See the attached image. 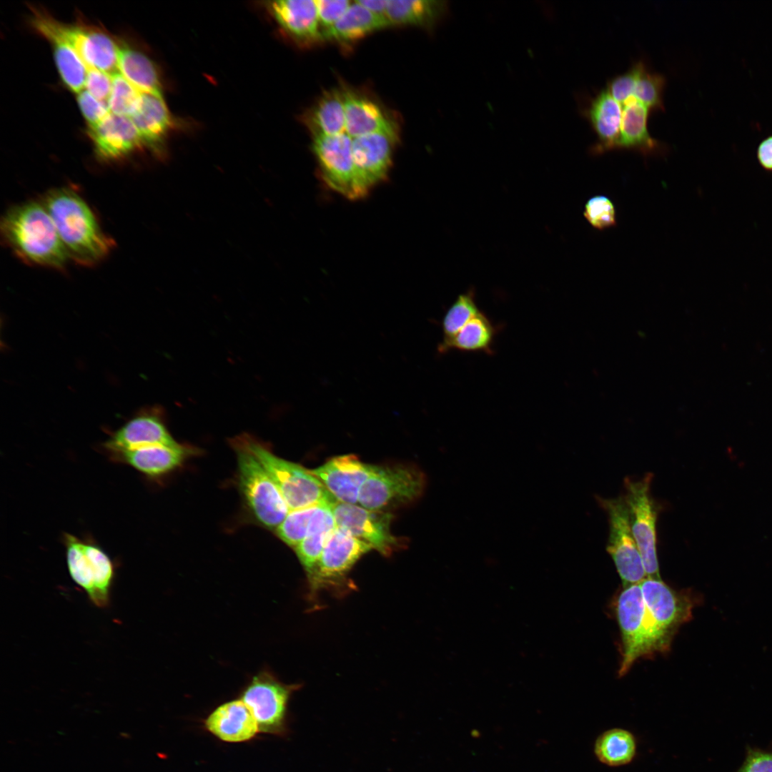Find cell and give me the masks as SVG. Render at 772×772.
<instances>
[{"mask_svg":"<svg viewBox=\"0 0 772 772\" xmlns=\"http://www.w3.org/2000/svg\"><path fill=\"white\" fill-rule=\"evenodd\" d=\"M653 474L640 479H624L623 498L628 508L630 523L648 578L661 580L657 558L658 505L650 493Z\"/></svg>","mask_w":772,"mask_h":772,"instance_id":"7","label":"cell"},{"mask_svg":"<svg viewBox=\"0 0 772 772\" xmlns=\"http://www.w3.org/2000/svg\"><path fill=\"white\" fill-rule=\"evenodd\" d=\"M736 772H772V748L748 747L744 761Z\"/></svg>","mask_w":772,"mask_h":772,"instance_id":"42","label":"cell"},{"mask_svg":"<svg viewBox=\"0 0 772 772\" xmlns=\"http://www.w3.org/2000/svg\"><path fill=\"white\" fill-rule=\"evenodd\" d=\"M207 728L227 742L247 741L259 731L257 721L242 700L225 703L206 720Z\"/></svg>","mask_w":772,"mask_h":772,"instance_id":"22","label":"cell"},{"mask_svg":"<svg viewBox=\"0 0 772 772\" xmlns=\"http://www.w3.org/2000/svg\"><path fill=\"white\" fill-rule=\"evenodd\" d=\"M46 39L52 44L57 68L64 84L77 94L84 90L87 68L76 51L61 39L49 37Z\"/></svg>","mask_w":772,"mask_h":772,"instance_id":"33","label":"cell"},{"mask_svg":"<svg viewBox=\"0 0 772 772\" xmlns=\"http://www.w3.org/2000/svg\"><path fill=\"white\" fill-rule=\"evenodd\" d=\"M388 26L386 19L376 16L355 1L334 26L322 33V40L349 44Z\"/></svg>","mask_w":772,"mask_h":772,"instance_id":"25","label":"cell"},{"mask_svg":"<svg viewBox=\"0 0 772 772\" xmlns=\"http://www.w3.org/2000/svg\"><path fill=\"white\" fill-rule=\"evenodd\" d=\"M142 92L120 73L112 75V86L108 100L112 113L131 117L139 107Z\"/></svg>","mask_w":772,"mask_h":772,"instance_id":"36","label":"cell"},{"mask_svg":"<svg viewBox=\"0 0 772 772\" xmlns=\"http://www.w3.org/2000/svg\"><path fill=\"white\" fill-rule=\"evenodd\" d=\"M615 613L622 642L620 676L638 659L668 651L683 623L676 601L649 581L623 588Z\"/></svg>","mask_w":772,"mask_h":772,"instance_id":"1","label":"cell"},{"mask_svg":"<svg viewBox=\"0 0 772 772\" xmlns=\"http://www.w3.org/2000/svg\"><path fill=\"white\" fill-rule=\"evenodd\" d=\"M320 505L290 510L275 530L277 536L289 546L296 548L306 536L312 518Z\"/></svg>","mask_w":772,"mask_h":772,"instance_id":"37","label":"cell"},{"mask_svg":"<svg viewBox=\"0 0 772 772\" xmlns=\"http://www.w3.org/2000/svg\"><path fill=\"white\" fill-rule=\"evenodd\" d=\"M497 331L491 320L480 311L453 337L442 340L437 350L440 354L449 350L492 354Z\"/></svg>","mask_w":772,"mask_h":772,"instance_id":"28","label":"cell"},{"mask_svg":"<svg viewBox=\"0 0 772 772\" xmlns=\"http://www.w3.org/2000/svg\"><path fill=\"white\" fill-rule=\"evenodd\" d=\"M447 12L445 1L387 0L386 18L390 25L432 28Z\"/></svg>","mask_w":772,"mask_h":772,"instance_id":"26","label":"cell"},{"mask_svg":"<svg viewBox=\"0 0 772 772\" xmlns=\"http://www.w3.org/2000/svg\"><path fill=\"white\" fill-rule=\"evenodd\" d=\"M44 205L49 212L69 258L92 265L109 252L112 241L102 230L86 202L75 191H51Z\"/></svg>","mask_w":772,"mask_h":772,"instance_id":"2","label":"cell"},{"mask_svg":"<svg viewBox=\"0 0 772 772\" xmlns=\"http://www.w3.org/2000/svg\"><path fill=\"white\" fill-rule=\"evenodd\" d=\"M39 30L44 37H56L67 42L87 68L114 75L119 70V46L107 34L81 26L64 24L51 15L40 22Z\"/></svg>","mask_w":772,"mask_h":772,"instance_id":"10","label":"cell"},{"mask_svg":"<svg viewBox=\"0 0 772 772\" xmlns=\"http://www.w3.org/2000/svg\"><path fill=\"white\" fill-rule=\"evenodd\" d=\"M427 481L425 473L414 465H375L360 489L358 503L380 511L410 504L423 495Z\"/></svg>","mask_w":772,"mask_h":772,"instance_id":"6","label":"cell"},{"mask_svg":"<svg viewBox=\"0 0 772 772\" xmlns=\"http://www.w3.org/2000/svg\"><path fill=\"white\" fill-rule=\"evenodd\" d=\"M756 159L764 170L772 172V134L763 139L758 144Z\"/></svg>","mask_w":772,"mask_h":772,"instance_id":"44","label":"cell"},{"mask_svg":"<svg viewBox=\"0 0 772 772\" xmlns=\"http://www.w3.org/2000/svg\"><path fill=\"white\" fill-rule=\"evenodd\" d=\"M77 102L88 127L96 125L111 112L107 102L98 100L86 89L77 94Z\"/></svg>","mask_w":772,"mask_h":772,"instance_id":"41","label":"cell"},{"mask_svg":"<svg viewBox=\"0 0 772 772\" xmlns=\"http://www.w3.org/2000/svg\"><path fill=\"white\" fill-rule=\"evenodd\" d=\"M296 688L282 683L269 673L254 677L241 700L257 721L259 731L284 733L288 701Z\"/></svg>","mask_w":772,"mask_h":772,"instance_id":"13","label":"cell"},{"mask_svg":"<svg viewBox=\"0 0 772 772\" xmlns=\"http://www.w3.org/2000/svg\"><path fill=\"white\" fill-rule=\"evenodd\" d=\"M313 137L335 136L346 132L342 91L332 89L323 94L305 119Z\"/></svg>","mask_w":772,"mask_h":772,"instance_id":"27","label":"cell"},{"mask_svg":"<svg viewBox=\"0 0 772 772\" xmlns=\"http://www.w3.org/2000/svg\"><path fill=\"white\" fill-rule=\"evenodd\" d=\"M583 215L588 222L598 229H605L616 224L615 206L613 202L604 195L590 198L585 204Z\"/></svg>","mask_w":772,"mask_h":772,"instance_id":"38","label":"cell"},{"mask_svg":"<svg viewBox=\"0 0 772 772\" xmlns=\"http://www.w3.org/2000/svg\"><path fill=\"white\" fill-rule=\"evenodd\" d=\"M313 137L312 149L327 185L349 199H359L367 194L360 184L355 168L352 138L346 132Z\"/></svg>","mask_w":772,"mask_h":772,"instance_id":"11","label":"cell"},{"mask_svg":"<svg viewBox=\"0 0 772 772\" xmlns=\"http://www.w3.org/2000/svg\"><path fill=\"white\" fill-rule=\"evenodd\" d=\"M6 244L24 261L61 268L69 258L44 204L29 202L11 209L1 224Z\"/></svg>","mask_w":772,"mask_h":772,"instance_id":"3","label":"cell"},{"mask_svg":"<svg viewBox=\"0 0 772 772\" xmlns=\"http://www.w3.org/2000/svg\"><path fill=\"white\" fill-rule=\"evenodd\" d=\"M374 467L355 455L347 454L332 457L310 472L338 502L357 505L360 489Z\"/></svg>","mask_w":772,"mask_h":772,"instance_id":"15","label":"cell"},{"mask_svg":"<svg viewBox=\"0 0 772 772\" xmlns=\"http://www.w3.org/2000/svg\"><path fill=\"white\" fill-rule=\"evenodd\" d=\"M112 86V75L96 69L87 70L85 89L94 97L108 103Z\"/></svg>","mask_w":772,"mask_h":772,"instance_id":"43","label":"cell"},{"mask_svg":"<svg viewBox=\"0 0 772 772\" xmlns=\"http://www.w3.org/2000/svg\"><path fill=\"white\" fill-rule=\"evenodd\" d=\"M193 449L177 445H153L112 453L114 460L129 465L142 474L157 477L180 466Z\"/></svg>","mask_w":772,"mask_h":772,"instance_id":"19","label":"cell"},{"mask_svg":"<svg viewBox=\"0 0 772 772\" xmlns=\"http://www.w3.org/2000/svg\"><path fill=\"white\" fill-rule=\"evenodd\" d=\"M239 437L268 471L290 510L332 505L337 501L310 470L275 455L267 446L249 435Z\"/></svg>","mask_w":772,"mask_h":772,"instance_id":"4","label":"cell"},{"mask_svg":"<svg viewBox=\"0 0 772 772\" xmlns=\"http://www.w3.org/2000/svg\"><path fill=\"white\" fill-rule=\"evenodd\" d=\"M64 540L69 575L95 605L97 594L94 571L91 562L84 550L82 540L68 533L64 534Z\"/></svg>","mask_w":772,"mask_h":772,"instance_id":"32","label":"cell"},{"mask_svg":"<svg viewBox=\"0 0 772 772\" xmlns=\"http://www.w3.org/2000/svg\"><path fill=\"white\" fill-rule=\"evenodd\" d=\"M357 1L376 16L387 19V0H359Z\"/></svg>","mask_w":772,"mask_h":772,"instance_id":"45","label":"cell"},{"mask_svg":"<svg viewBox=\"0 0 772 772\" xmlns=\"http://www.w3.org/2000/svg\"><path fill=\"white\" fill-rule=\"evenodd\" d=\"M636 749L634 735L620 728H613L603 732L594 744V753L597 759L610 767L630 763L635 756Z\"/></svg>","mask_w":772,"mask_h":772,"instance_id":"31","label":"cell"},{"mask_svg":"<svg viewBox=\"0 0 772 772\" xmlns=\"http://www.w3.org/2000/svg\"><path fill=\"white\" fill-rule=\"evenodd\" d=\"M336 527L368 544L383 555H391L402 543L390 530L393 515L337 501L331 505Z\"/></svg>","mask_w":772,"mask_h":772,"instance_id":"12","label":"cell"},{"mask_svg":"<svg viewBox=\"0 0 772 772\" xmlns=\"http://www.w3.org/2000/svg\"><path fill=\"white\" fill-rule=\"evenodd\" d=\"M279 26L291 37L304 43L322 40L316 0H280L268 3Z\"/></svg>","mask_w":772,"mask_h":772,"instance_id":"20","label":"cell"},{"mask_svg":"<svg viewBox=\"0 0 772 772\" xmlns=\"http://www.w3.org/2000/svg\"><path fill=\"white\" fill-rule=\"evenodd\" d=\"M346 133L355 138L375 132L397 134L394 121L371 97L349 89L342 90Z\"/></svg>","mask_w":772,"mask_h":772,"instance_id":"18","label":"cell"},{"mask_svg":"<svg viewBox=\"0 0 772 772\" xmlns=\"http://www.w3.org/2000/svg\"><path fill=\"white\" fill-rule=\"evenodd\" d=\"M622 117L618 149H628L648 154L662 149L661 144L653 138L648 129L650 110L631 96L621 104Z\"/></svg>","mask_w":772,"mask_h":772,"instance_id":"23","label":"cell"},{"mask_svg":"<svg viewBox=\"0 0 772 772\" xmlns=\"http://www.w3.org/2000/svg\"><path fill=\"white\" fill-rule=\"evenodd\" d=\"M480 312L472 290L459 295L442 317V340L453 337Z\"/></svg>","mask_w":772,"mask_h":772,"instance_id":"34","label":"cell"},{"mask_svg":"<svg viewBox=\"0 0 772 772\" xmlns=\"http://www.w3.org/2000/svg\"><path fill=\"white\" fill-rule=\"evenodd\" d=\"M119 70L141 92L162 94V84L154 62L144 53L119 46Z\"/></svg>","mask_w":772,"mask_h":772,"instance_id":"30","label":"cell"},{"mask_svg":"<svg viewBox=\"0 0 772 772\" xmlns=\"http://www.w3.org/2000/svg\"><path fill=\"white\" fill-rule=\"evenodd\" d=\"M332 505H320L313 515L305 538L295 548L297 556L308 574L318 560L332 533L336 528Z\"/></svg>","mask_w":772,"mask_h":772,"instance_id":"29","label":"cell"},{"mask_svg":"<svg viewBox=\"0 0 772 772\" xmlns=\"http://www.w3.org/2000/svg\"><path fill=\"white\" fill-rule=\"evenodd\" d=\"M665 79L660 74L650 71L640 61V69L632 96L644 104L651 112L663 110V91Z\"/></svg>","mask_w":772,"mask_h":772,"instance_id":"35","label":"cell"},{"mask_svg":"<svg viewBox=\"0 0 772 772\" xmlns=\"http://www.w3.org/2000/svg\"><path fill=\"white\" fill-rule=\"evenodd\" d=\"M160 412H146L122 425L105 442L110 454L153 445H177Z\"/></svg>","mask_w":772,"mask_h":772,"instance_id":"17","label":"cell"},{"mask_svg":"<svg viewBox=\"0 0 772 772\" xmlns=\"http://www.w3.org/2000/svg\"><path fill=\"white\" fill-rule=\"evenodd\" d=\"M595 498L608 515L609 535L606 550L615 563L623 588L640 583L647 575L623 496L615 498L596 496Z\"/></svg>","mask_w":772,"mask_h":772,"instance_id":"9","label":"cell"},{"mask_svg":"<svg viewBox=\"0 0 772 772\" xmlns=\"http://www.w3.org/2000/svg\"><path fill=\"white\" fill-rule=\"evenodd\" d=\"M88 134L98 156L106 160L124 157L144 146L131 118L112 112L96 125L88 127Z\"/></svg>","mask_w":772,"mask_h":772,"instance_id":"16","label":"cell"},{"mask_svg":"<svg viewBox=\"0 0 772 772\" xmlns=\"http://www.w3.org/2000/svg\"><path fill=\"white\" fill-rule=\"evenodd\" d=\"M398 134L375 132L352 138V156L361 186L368 193L384 181L392 166Z\"/></svg>","mask_w":772,"mask_h":772,"instance_id":"14","label":"cell"},{"mask_svg":"<svg viewBox=\"0 0 772 772\" xmlns=\"http://www.w3.org/2000/svg\"><path fill=\"white\" fill-rule=\"evenodd\" d=\"M131 119L144 145L159 148L172 125V119L162 94L142 92L139 109Z\"/></svg>","mask_w":772,"mask_h":772,"instance_id":"24","label":"cell"},{"mask_svg":"<svg viewBox=\"0 0 772 772\" xmlns=\"http://www.w3.org/2000/svg\"><path fill=\"white\" fill-rule=\"evenodd\" d=\"M640 65V61L635 62L625 72L613 77L608 81L605 88L620 104L632 96Z\"/></svg>","mask_w":772,"mask_h":772,"instance_id":"39","label":"cell"},{"mask_svg":"<svg viewBox=\"0 0 772 772\" xmlns=\"http://www.w3.org/2000/svg\"><path fill=\"white\" fill-rule=\"evenodd\" d=\"M322 33L330 29L345 14L352 4L347 0H316Z\"/></svg>","mask_w":772,"mask_h":772,"instance_id":"40","label":"cell"},{"mask_svg":"<svg viewBox=\"0 0 772 772\" xmlns=\"http://www.w3.org/2000/svg\"><path fill=\"white\" fill-rule=\"evenodd\" d=\"M583 113L598 138V142L593 149L594 152L600 153L618 149L622 107L606 88L591 99Z\"/></svg>","mask_w":772,"mask_h":772,"instance_id":"21","label":"cell"},{"mask_svg":"<svg viewBox=\"0 0 772 772\" xmlns=\"http://www.w3.org/2000/svg\"><path fill=\"white\" fill-rule=\"evenodd\" d=\"M231 442L237 457L240 490L247 505L261 525L276 530L290 512L287 503L268 471L240 437Z\"/></svg>","mask_w":772,"mask_h":772,"instance_id":"5","label":"cell"},{"mask_svg":"<svg viewBox=\"0 0 772 772\" xmlns=\"http://www.w3.org/2000/svg\"><path fill=\"white\" fill-rule=\"evenodd\" d=\"M370 550V545L336 527L314 568L307 574L310 597L315 598L322 590H345V587L350 585L347 582L349 572Z\"/></svg>","mask_w":772,"mask_h":772,"instance_id":"8","label":"cell"}]
</instances>
